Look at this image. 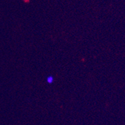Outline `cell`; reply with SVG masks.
<instances>
[{
  "instance_id": "6da1fadb",
  "label": "cell",
  "mask_w": 125,
  "mask_h": 125,
  "mask_svg": "<svg viewBox=\"0 0 125 125\" xmlns=\"http://www.w3.org/2000/svg\"><path fill=\"white\" fill-rule=\"evenodd\" d=\"M54 81V78H53V77H52V76H50V77H48V78H47V82H48V83H52Z\"/></svg>"
}]
</instances>
